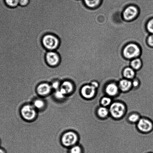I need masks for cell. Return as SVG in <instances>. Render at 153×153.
Segmentation results:
<instances>
[{
    "label": "cell",
    "mask_w": 153,
    "mask_h": 153,
    "mask_svg": "<svg viewBox=\"0 0 153 153\" xmlns=\"http://www.w3.org/2000/svg\"><path fill=\"white\" fill-rule=\"evenodd\" d=\"M141 117L139 114L133 112L130 114L128 118V120L130 122L133 124H137Z\"/></svg>",
    "instance_id": "21"
},
{
    "label": "cell",
    "mask_w": 153,
    "mask_h": 153,
    "mask_svg": "<svg viewBox=\"0 0 153 153\" xmlns=\"http://www.w3.org/2000/svg\"><path fill=\"white\" fill-rule=\"evenodd\" d=\"M132 88H138L140 85V81L137 78H135L134 79L131 80Z\"/></svg>",
    "instance_id": "26"
},
{
    "label": "cell",
    "mask_w": 153,
    "mask_h": 153,
    "mask_svg": "<svg viewBox=\"0 0 153 153\" xmlns=\"http://www.w3.org/2000/svg\"><path fill=\"white\" fill-rule=\"evenodd\" d=\"M118 85L120 91L122 92H127L132 88L131 80L125 78H123L119 81Z\"/></svg>",
    "instance_id": "13"
},
{
    "label": "cell",
    "mask_w": 153,
    "mask_h": 153,
    "mask_svg": "<svg viewBox=\"0 0 153 153\" xmlns=\"http://www.w3.org/2000/svg\"><path fill=\"white\" fill-rule=\"evenodd\" d=\"M146 29L150 34H153V18L148 21L146 25Z\"/></svg>",
    "instance_id": "25"
},
{
    "label": "cell",
    "mask_w": 153,
    "mask_h": 153,
    "mask_svg": "<svg viewBox=\"0 0 153 153\" xmlns=\"http://www.w3.org/2000/svg\"><path fill=\"white\" fill-rule=\"evenodd\" d=\"M79 137L77 133L70 130L65 132L61 136V141L65 147L69 148L78 143Z\"/></svg>",
    "instance_id": "4"
},
{
    "label": "cell",
    "mask_w": 153,
    "mask_h": 153,
    "mask_svg": "<svg viewBox=\"0 0 153 153\" xmlns=\"http://www.w3.org/2000/svg\"><path fill=\"white\" fill-rule=\"evenodd\" d=\"M85 5L91 9L97 8L101 4L102 0H83Z\"/></svg>",
    "instance_id": "17"
},
{
    "label": "cell",
    "mask_w": 153,
    "mask_h": 153,
    "mask_svg": "<svg viewBox=\"0 0 153 153\" xmlns=\"http://www.w3.org/2000/svg\"><path fill=\"white\" fill-rule=\"evenodd\" d=\"M147 42L148 45L151 47L153 48V34H150L148 36L147 39Z\"/></svg>",
    "instance_id": "27"
},
{
    "label": "cell",
    "mask_w": 153,
    "mask_h": 153,
    "mask_svg": "<svg viewBox=\"0 0 153 153\" xmlns=\"http://www.w3.org/2000/svg\"><path fill=\"white\" fill-rule=\"evenodd\" d=\"M61 81L58 79H55L50 83L51 86L53 91H56L60 89V87Z\"/></svg>",
    "instance_id": "24"
},
{
    "label": "cell",
    "mask_w": 153,
    "mask_h": 153,
    "mask_svg": "<svg viewBox=\"0 0 153 153\" xmlns=\"http://www.w3.org/2000/svg\"><path fill=\"white\" fill-rule=\"evenodd\" d=\"M42 43L47 51H55L59 47L60 41L57 36L49 33L43 36L42 39Z\"/></svg>",
    "instance_id": "2"
},
{
    "label": "cell",
    "mask_w": 153,
    "mask_h": 153,
    "mask_svg": "<svg viewBox=\"0 0 153 153\" xmlns=\"http://www.w3.org/2000/svg\"><path fill=\"white\" fill-rule=\"evenodd\" d=\"M29 0H19V5L22 7H25L29 4Z\"/></svg>",
    "instance_id": "28"
},
{
    "label": "cell",
    "mask_w": 153,
    "mask_h": 153,
    "mask_svg": "<svg viewBox=\"0 0 153 153\" xmlns=\"http://www.w3.org/2000/svg\"><path fill=\"white\" fill-rule=\"evenodd\" d=\"M31 104L37 111H43L46 107V100L42 97H40L34 99Z\"/></svg>",
    "instance_id": "14"
},
{
    "label": "cell",
    "mask_w": 153,
    "mask_h": 153,
    "mask_svg": "<svg viewBox=\"0 0 153 153\" xmlns=\"http://www.w3.org/2000/svg\"><path fill=\"white\" fill-rule=\"evenodd\" d=\"M122 75L125 79L131 80L136 77V71L131 67H127L123 71Z\"/></svg>",
    "instance_id": "15"
},
{
    "label": "cell",
    "mask_w": 153,
    "mask_h": 153,
    "mask_svg": "<svg viewBox=\"0 0 153 153\" xmlns=\"http://www.w3.org/2000/svg\"><path fill=\"white\" fill-rule=\"evenodd\" d=\"M1 139H0V147H1Z\"/></svg>",
    "instance_id": "31"
},
{
    "label": "cell",
    "mask_w": 153,
    "mask_h": 153,
    "mask_svg": "<svg viewBox=\"0 0 153 153\" xmlns=\"http://www.w3.org/2000/svg\"><path fill=\"white\" fill-rule=\"evenodd\" d=\"M142 61L140 58H136L131 60L130 67L136 71L140 70L142 68Z\"/></svg>",
    "instance_id": "18"
},
{
    "label": "cell",
    "mask_w": 153,
    "mask_h": 153,
    "mask_svg": "<svg viewBox=\"0 0 153 153\" xmlns=\"http://www.w3.org/2000/svg\"></svg>",
    "instance_id": "32"
},
{
    "label": "cell",
    "mask_w": 153,
    "mask_h": 153,
    "mask_svg": "<svg viewBox=\"0 0 153 153\" xmlns=\"http://www.w3.org/2000/svg\"><path fill=\"white\" fill-rule=\"evenodd\" d=\"M90 84L91 86L95 88L96 89H97L99 88V83L96 80L92 81Z\"/></svg>",
    "instance_id": "29"
},
{
    "label": "cell",
    "mask_w": 153,
    "mask_h": 153,
    "mask_svg": "<svg viewBox=\"0 0 153 153\" xmlns=\"http://www.w3.org/2000/svg\"><path fill=\"white\" fill-rule=\"evenodd\" d=\"M63 94L66 96L71 95L74 92L75 85L71 81L65 80L61 82L60 89Z\"/></svg>",
    "instance_id": "11"
},
{
    "label": "cell",
    "mask_w": 153,
    "mask_h": 153,
    "mask_svg": "<svg viewBox=\"0 0 153 153\" xmlns=\"http://www.w3.org/2000/svg\"><path fill=\"white\" fill-rule=\"evenodd\" d=\"M36 91L39 97H47L51 94L53 91L51 84L46 82L39 84L37 87Z\"/></svg>",
    "instance_id": "9"
},
{
    "label": "cell",
    "mask_w": 153,
    "mask_h": 153,
    "mask_svg": "<svg viewBox=\"0 0 153 153\" xmlns=\"http://www.w3.org/2000/svg\"><path fill=\"white\" fill-rule=\"evenodd\" d=\"M137 127L141 132L148 133L153 129V123L148 118L141 117L137 123Z\"/></svg>",
    "instance_id": "8"
},
{
    "label": "cell",
    "mask_w": 153,
    "mask_h": 153,
    "mask_svg": "<svg viewBox=\"0 0 153 153\" xmlns=\"http://www.w3.org/2000/svg\"><path fill=\"white\" fill-rule=\"evenodd\" d=\"M38 111L32 104L24 105L20 109L21 116L25 120L31 122L36 119Z\"/></svg>",
    "instance_id": "5"
},
{
    "label": "cell",
    "mask_w": 153,
    "mask_h": 153,
    "mask_svg": "<svg viewBox=\"0 0 153 153\" xmlns=\"http://www.w3.org/2000/svg\"><path fill=\"white\" fill-rule=\"evenodd\" d=\"M139 13V9L137 6L130 5L124 9L122 13V16L125 21L131 22L137 17Z\"/></svg>",
    "instance_id": "6"
},
{
    "label": "cell",
    "mask_w": 153,
    "mask_h": 153,
    "mask_svg": "<svg viewBox=\"0 0 153 153\" xmlns=\"http://www.w3.org/2000/svg\"><path fill=\"white\" fill-rule=\"evenodd\" d=\"M97 114L99 117L102 119L107 118L110 115L109 108L100 106L97 109Z\"/></svg>",
    "instance_id": "16"
},
{
    "label": "cell",
    "mask_w": 153,
    "mask_h": 153,
    "mask_svg": "<svg viewBox=\"0 0 153 153\" xmlns=\"http://www.w3.org/2000/svg\"><path fill=\"white\" fill-rule=\"evenodd\" d=\"M0 153H6V152L3 148L0 147Z\"/></svg>",
    "instance_id": "30"
},
{
    "label": "cell",
    "mask_w": 153,
    "mask_h": 153,
    "mask_svg": "<svg viewBox=\"0 0 153 153\" xmlns=\"http://www.w3.org/2000/svg\"><path fill=\"white\" fill-rule=\"evenodd\" d=\"M112 102L113 101H112V97L106 95L102 97L100 100V104L101 106L107 107L110 105Z\"/></svg>",
    "instance_id": "20"
},
{
    "label": "cell",
    "mask_w": 153,
    "mask_h": 153,
    "mask_svg": "<svg viewBox=\"0 0 153 153\" xmlns=\"http://www.w3.org/2000/svg\"><path fill=\"white\" fill-rule=\"evenodd\" d=\"M97 89L90 85L87 84L81 88L80 94L82 97L86 100H91L95 97Z\"/></svg>",
    "instance_id": "10"
},
{
    "label": "cell",
    "mask_w": 153,
    "mask_h": 153,
    "mask_svg": "<svg viewBox=\"0 0 153 153\" xmlns=\"http://www.w3.org/2000/svg\"><path fill=\"white\" fill-rule=\"evenodd\" d=\"M106 95L111 97H116L119 94L120 91L118 83L115 82H109L104 88Z\"/></svg>",
    "instance_id": "12"
},
{
    "label": "cell",
    "mask_w": 153,
    "mask_h": 153,
    "mask_svg": "<svg viewBox=\"0 0 153 153\" xmlns=\"http://www.w3.org/2000/svg\"><path fill=\"white\" fill-rule=\"evenodd\" d=\"M6 5L10 7H15L19 5V0H4Z\"/></svg>",
    "instance_id": "23"
},
{
    "label": "cell",
    "mask_w": 153,
    "mask_h": 153,
    "mask_svg": "<svg viewBox=\"0 0 153 153\" xmlns=\"http://www.w3.org/2000/svg\"><path fill=\"white\" fill-rule=\"evenodd\" d=\"M46 63L49 66L56 67L60 62V57L55 51H48L45 56Z\"/></svg>",
    "instance_id": "7"
},
{
    "label": "cell",
    "mask_w": 153,
    "mask_h": 153,
    "mask_svg": "<svg viewBox=\"0 0 153 153\" xmlns=\"http://www.w3.org/2000/svg\"><path fill=\"white\" fill-rule=\"evenodd\" d=\"M52 96L57 101L59 102H61L64 101L66 98V96L60 89L53 91L52 93Z\"/></svg>",
    "instance_id": "19"
},
{
    "label": "cell",
    "mask_w": 153,
    "mask_h": 153,
    "mask_svg": "<svg viewBox=\"0 0 153 153\" xmlns=\"http://www.w3.org/2000/svg\"><path fill=\"white\" fill-rule=\"evenodd\" d=\"M68 153H83V150L80 145L77 144L69 148Z\"/></svg>",
    "instance_id": "22"
},
{
    "label": "cell",
    "mask_w": 153,
    "mask_h": 153,
    "mask_svg": "<svg viewBox=\"0 0 153 153\" xmlns=\"http://www.w3.org/2000/svg\"><path fill=\"white\" fill-rule=\"evenodd\" d=\"M109 109L110 116L116 119H120L123 117L127 111L125 104L119 101L112 102L109 106Z\"/></svg>",
    "instance_id": "1"
},
{
    "label": "cell",
    "mask_w": 153,
    "mask_h": 153,
    "mask_svg": "<svg viewBox=\"0 0 153 153\" xmlns=\"http://www.w3.org/2000/svg\"><path fill=\"white\" fill-rule=\"evenodd\" d=\"M141 53V50L140 46L134 43L126 45L122 51V54L124 57L130 60L139 57Z\"/></svg>",
    "instance_id": "3"
}]
</instances>
